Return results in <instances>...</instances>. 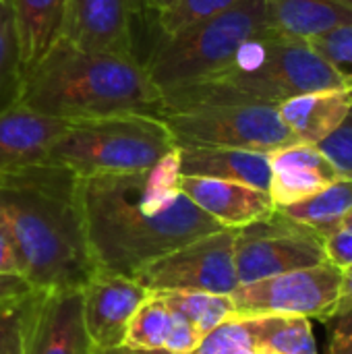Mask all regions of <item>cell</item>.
<instances>
[{"label": "cell", "mask_w": 352, "mask_h": 354, "mask_svg": "<svg viewBox=\"0 0 352 354\" xmlns=\"http://www.w3.org/2000/svg\"><path fill=\"white\" fill-rule=\"evenodd\" d=\"M324 261V236L278 209L237 228L234 266L239 284L313 268Z\"/></svg>", "instance_id": "cell-8"}, {"label": "cell", "mask_w": 352, "mask_h": 354, "mask_svg": "<svg viewBox=\"0 0 352 354\" xmlns=\"http://www.w3.org/2000/svg\"><path fill=\"white\" fill-rule=\"evenodd\" d=\"M309 46L334 68L346 87H352V25L311 37Z\"/></svg>", "instance_id": "cell-28"}, {"label": "cell", "mask_w": 352, "mask_h": 354, "mask_svg": "<svg viewBox=\"0 0 352 354\" xmlns=\"http://www.w3.org/2000/svg\"><path fill=\"white\" fill-rule=\"evenodd\" d=\"M326 261L342 270L344 274L352 268V228L340 226L328 236H324Z\"/></svg>", "instance_id": "cell-31"}, {"label": "cell", "mask_w": 352, "mask_h": 354, "mask_svg": "<svg viewBox=\"0 0 352 354\" xmlns=\"http://www.w3.org/2000/svg\"><path fill=\"white\" fill-rule=\"evenodd\" d=\"M164 303L187 317L193 328L201 334V338L220 326L224 319L234 315V305L230 295H212V292H180V290H164L158 292Z\"/></svg>", "instance_id": "cell-23"}, {"label": "cell", "mask_w": 352, "mask_h": 354, "mask_svg": "<svg viewBox=\"0 0 352 354\" xmlns=\"http://www.w3.org/2000/svg\"><path fill=\"white\" fill-rule=\"evenodd\" d=\"M266 8L274 31L307 41L352 25V0H266Z\"/></svg>", "instance_id": "cell-19"}, {"label": "cell", "mask_w": 352, "mask_h": 354, "mask_svg": "<svg viewBox=\"0 0 352 354\" xmlns=\"http://www.w3.org/2000/svg\"><path fill=\"white\" fill-rule=\"evenodd\" d=\"M266 29H272L266 0H241L212 19L158 37L143 64L162 93L180 89L222 71L247 39Z\"/></svg>", "instance_id": "cell-6"}, {"label": "cell", "mask_w": 352, "mask_h": 354, "mask_svg": "<svg viewBox=\"0 0 352 354\" xmlns=\"http://www.w3.org/2000/svg\"><path fill=\"white\" fill-rule=\"evenodd\" d=\"M66 0H15L17 37L23 75L60 37Z\"/></svg>", "instance_id": "cell-20"}, {"label": "cell", "mask_w": 352, "mask_h": 354, "mask_svg": "<svg viewBox=\"0 0 352 354\" xmlns=\"http://www.w3.org/2000/svg\"><path fill=\"white\" fill-rule=\"evenodd\" d=\"M346 274H352V268H351V270H349V272H346Z\"/></svg>", "instance_id": "cell-43"}, {"label": "cell", "mask_w": 352, "mask_h": 354, "mask_svg": "<svg viewBox=\"0 0 352 354\" xmlns=\"http://www.w3.org/2000/svg\"><path fill=\"white\" fill-rule=\"evenodd\" d=\"M17 102L66 122L114 116H162V91L137 56L91 52L62 35L23 75Z\"/></svg>", "instance_id": "cell-3"}, {"label": "cell", "mask_w": 352, "mask_h": 354, "mask_svg": "<svg viewBox=\"0 0 352 354\" xmlns=\"http://www.w3.org/2000/svg\"><path fill=\"white\" fill-rule=\"evenodd\" d=\"M172 328V311L158 292H149L145 303L133 315L124 346L133 351L164 348Z\"/></svg>", "instance_id": "cell-24"}, {"label": "cell", "mask_w": 352, "mask_h": 354, "mask_svg": "<svg viewBox=\"0 0 352 354\" xmlns=\"http://www.w3.org/2000/svg\"><path fill=\"white\" fill-rule=\"evenodd\" d=\"M259 354H270V353H259Z\"/></svg>", "instance_id": "cell-44"}, {"label": "cell", "mask_w": 352, "mask_h": 354, "mask_svg": "<svg viewBox=\"0 0 352 354\" xmlns=\"http://www.w3.org/2000/svg\"><path fill=\"white\" fill-rule=\"evenodd\" d=\"M68 127L19 102L0 110V174L44 164L52 143Z\"/></svg>", "instance_id": "cell-15"}, {"label": "cell", "mask_w": 352, "mask_h": 354, "mask_svg": "<svg viewBox=\"0 0 352 354\" xmlns=\"http://www.w3.org/2000/svg\"><path fill=\"white\" fill-rule=\"evenodd\" d=\"M172 149L176 145L162 116L114 114L68 122L44 164L77 176L127 174L156 166Z\"/></svg>", "instance_id": "cell-5"}, {"label": "cell", "mask_w": 352, "mask_h": 354, "mask_svg": "<svg viewBox=\"0 0 352 354\" xmlns=\"http://www.w3.org/2000/svg\"><path fill=\"white\" fill-rule=\"evenodd\" d=\"M180 189L201 212L224 228H243L276 209L268 191L234 180L180 176Z\"/></svg>", "instance_id": "cell-16"}, {"label": "cell", "mask_w": 352, "mask_h": 354, "mask_svg": "<svg viewBox=\"0 0 352 354\" xmlns=\"http://www.w3.org/2000/svg\"><path fill=\"white\" fill-rule=\"evenodd\" d=\"M77 197L95 270L127 278L224 228L183 193L178 147L147 170L77 176Z\"/></svg>", "instance_id": "cell-1"}, {"label": "cell", "mask_w": 352, "mask_h": 354, "mask_svg": "<svg viewBox=\"0 0 352 354\" xmlns=\"http://www.w3.org/2000/svg\"><path fill=\"white\" fill-rule=\"evenodd\" d=\"M81 288L33 290L21 354H93Z\"/></svg>", "instance_id": "cell-11"}, {"label": "cell", "mask_w": 352, "mask_h": 354, "mask_svg": "<svg viewBox=\"0 0 352 354\" xmlns=\"http://www.w3.org/2000/svg\"><path fill=\"white\" fill-rule=\"evenodd\" d=\"M237 354H259L257 351H241V353H237Z\"/></svg>", "instance_id": "cell-42"}, {"label": "cell", "mask_w": 352, "mask_h": 354, "mask_svg": "<svg viewBox=\"0 0 352 354\" xmlns=\"http://www.w3.org/2000/svg\"><path fill=\"white\" fill-rule=\"evenodd\" d=\"M131 354H189V353H176V351H170V348H149V351H133L129 348Z\"/></svg>", "instance_id": "cell-39"}, {"label": "cell", "mask_w": 352, "mask_h": 354, "mask_svg": "<svg viewBox=\"0 0 352 354\" xmlns=\"http://www.w3.org/2000/svg\"><path fill=\"white\" fill-rule=\"evenodd\" d=\"M342 226H349V228H352V209H351V214L344 218V222H342Z\"/></svg>", "instance_id": "cell-41"}, {"label": "cell", "mask_w": 352, "mask_h": 354, "mask_svg": "<svg viewBox=\"0 0 352 354\" xmlns=\"http://www.w3.org/2000/svg\"><path fill=\"white\" fill-rule=\"evenodd\" d=\"M139 0H66L62 37L91 52L135 54L133 17Z\"/></svg>", "instance_id": "cell-13"}, {"label": "cell", "mask_w": 352, "mask_h": 354, "mask_svg": "<svg viewBox=\"0 0 352 354\" xmlns=\"http://www.w3.org/2000/svg\"><path fill=\"white\" fill-rule=\"evenodd\" d=\"M280 120L297 143H319L334 133L352 110V87L317 89L276 106Z\"/></svg>", "instance_id": "cell-17"}, {"label": "cell", "mask_w": 352, "mask_h": 354, "mask_svg": "<svg viewBox=\"0 0 352 354\" xmlns=\"http://www.w3.org/2000/svg\"><path fill=\"white\" fill-rule=\"evenodd\" d=\"M344 272L324 261L313 268L239 284L230 295L234 315H299L330 319L342 292Z\"/></svg>", "instance_id": "cell-9"}, {"label": "cell", "mask_w": 352, "mask_h": 354, "mask_svg": "<svg viewBox=\"0 0 352 354\" xmlns=\"http://www.w3.org/2000/svg\"><path fill=\"white\" fill-rule=\"evenodd\" d=\"M330 354H352V340L330 338Z\"/></svg>", "instance_id": "cell-38"}, {"label": "cell", "mask_w": 352, "mask_h": 354, "mask_svg": "<svg viewBox=\"0 0 352 354\" xmlns=\"http://www.w3.org/2000/svg\"><path fill=\"white\" fill-rule=\"evenodd\" d=\"M176 147H232L274 151L297 143L276 106L249 102L201 104L162 114Z\"/></svg>", "instance_id": "cell-7"}, {"label": "cell", "mask_w": 352, "mask_h": 354, "mask_svg": "<svg viewBox=\"0 0 352 354\" xmlns=\"http://www.w3.org/2000/svg\"><path fill=\"white\" fill-rule=\"evenodd\" d=\"M352 209V180L351 178H336L326 189L317 191L315 195L286 205L278 207L284 216L313 228L317 234L328 236L336 228L342 226L344 218Z\"/></svg>", "instance_id": "cell-21"}, {"label": "cell", "mask_w": 352, "mask_h": 354, "mask_svg": "<svg viewBox=\"0 0 352 354\" xmlns=\"http://www.w3.org/2000/svg\"><path fill=\"white\" fill-rule=\"evenodd\" d=\"M0 276H21L19 257H17L10 232L2 218H0Z\"/></svg>", "instance_id": "cell-33"}, {"label": "cell", "mask_w": 352, "mask_h": 354, "mask_svg": "<svg viewBox=\"0 0 352 354\" xmlns=\"http://www.w3.org/2000/svg\"><path fill=\"white\" fill-rule=\"evenodd\" d=\"M237 228H222L191 241L147 263L135 280L149 292H212L232 295L239 286L234 266Z\"/></svg>", "instance_id": "cell-10"}, {"label": "cell", "mask_w": 352, "mask_h": 354, "mask_svg": "<svg viewBox=\"0 0 352 354\" xmlns=\"http://www.w3.org/2000/svg\"><path fill=\"white\" fill-rule=\"evenodd\" d=\"M352 307V274H344V282H342V292H340V299H338V305L334 309V315L346 311ZM332 315V317H334Z\"/></svg>", "instance_id": "cell-36"}, {"label": "cell", "mask_w": 352, "mask_h": 354, "mask_svg": "<svg viewBox=\"0 0 352 354\" xmlns=\"http://www.w3.org/2000/svg\"><path fill=\"white\" fill-rule=\"evenodd\" d=\"M149 290L135 278L95 272L81 288L83 319L95 348L124 346L127 330Z\"/></svg>", "instance_id": "cell-12"}, {"label": "cell", "mask_w": 352, "mask_h": 354, "mask_svg": "<svg viewBox=\"0 0 352 354\" xmlns=\"http://www.w3.org/2000/svg\"><path fill=\"white\" fill-rule=\"evenodd\" d=\"M241 0H176L164 15L158 17L160 37H170L195 23L212 19Z\"/></svg>", "instance_id": "cell-27"}, {"label": "cell", "mask_w": 352, "mask_h": 354, "mask_svg": "<svg viewBox=\"0 0 352 354\" xmlns=\"http://www.w3.org/2000/svg\"><path fill=\"white\" fill-rule=\"evenodd\" d=\"M174 2H176V0H139V4H143L147 10H151V12L156 15V19H158L160 15H164Z\"/></svg>", "instance_id": "cell-37"}, {"label": "cell", "mask_w": 352, "mask_h": 354, "mask_svg": "<svg viewBox=\"0 0 352 354\" xmlns=\"http://www.w3.org/2000/svg\"><path fill=\"white\" fill-rule=\"evenodd\" d=\"M328 328H330V338H346L352 340V307L326 319Z\"/></svg>", "instance_id": "cell-35"}, {"label": "cell", "mask_w": 352, "mask_h": 354, "mask_svg": "<svg viewBox=\"0 0 352 354\" xmlns=\"http://www.w3.org/2000/svg\"><path fill=\"white\" fill-rule=\"evenodd\" d=\"M33 290L0 303V354H21Z\"/></svg>", "instance_id": "cell-29"}, {"label": "cell", "mask_w": 352, "mask_h": 354, "mask_svg": "<svg viewBox=\"0 0 352 354\" xmlns=\"http://www.w3.org/2000/svg\"><path fill=\"white\" fill-rule=\"evenodd\" d=\"M268 326V315H232L207 332L191 354H237L257 351Z\"/></svg>", "instance_id": "cell-22"}, {"label": "cell", "mask_w": 352, "mask_h": 354, "mask_svg": "<svg viewBox=\"0 0 352 354\" xmlns=\"http://www.w3.org/2000/svg\"><path fill=\"white\" fill-rule=\"evenodd\" d=\"M180 176L234 180L259 191L270 189V156L232 147H178Z\"/></svg>", "instance_id": "cell-18"}, {"label": "cell", "mask_w": 352, "mask_h": 354, "mask_svg": "<svg viewBox=\"0 0 352 354\" xmlns=\"http://www.w3.org/2000/svg\"><path fill=\"white\" fill-rule=\"evenodd\" d=\"M315 145L330 160L338 176L352 180V110L334 133H330Z\"/></svg>", "instance_id": "cell-30"}, {"label": "cell", "mask_w": 352, "mask_h": 354, "mask_svg": "<svg viewBox=\"0 0 352 354\" xmlns=\"http://www.w3.org/2000/svg\"><path fill=\"white\" fill-rule=\"evenodd\" d=\"M199 340H201V334L193 328V324L187 317H183L180 313L172 311V328H170V334H168L164 348L191 354L195 351V346L199 344Z\"/></svg>", "instance_id": "cell-32"}, {"label": "cell", "mask_w": 352, "mask_h": 354, "mask_svg": "<svg viewBox=\"0 0 352 354\" xmlns=\"http://www.w3.org/2000/svg\"><path fill=\"white\" fill-rule=\"evenodd\" d=\"M0 218L10 232L21 276L33 290H77L98 272L75 172L54 164L2 172Z\"/></svg>", "instance_id": "cell-2"}, {"label": "cell", "mask_w": 352, "mask_h": 354, "mask_svg": "<svg viewBox=\"0 0 352 354\" xmlns=\"http://www.w3.org/2000/svg\"><path fill=\"white\" fill-rule=\"evenodd\" d=\"M21 79L15 0H0V110L17 102Z\"/></svg>", "instance_id": "cell-25"}, {"label": "cell", "mask_w": 352, "mask_h": 354, "mask_svg": "<svg viewBox=\"0 0 352 354\" xmlns=\"http://www.w3.org/2000/svg\"><path fill=\"white\" fill-rule=\"evenodd\" d=\"M31 290L33 288L29 286V282L21 276H0V303L15 297L29 295Z\"/></svg>", "instance_id": "cell-34"}, {"label": "cell", "mask_w": 352, "mask_h": 354, "mask_svg": "<svg viewBox=\"0 0 352 354\" xmlns=\"http://www.w3.org/2000/svg\"><path fill=\"white\" fill-rule=\"evenodd\" d=\"M270 156V197L274 207L299 203L334 183L338 172L313 143H288Z\"/></svg>", "instance_id": "cell-14"}, {"label": "cell", "mask_w": 352, "mask_h": 354, "mask_svg": "<svg viewBox=\"0 0 352 354\" xmlns=\"http://www.w3.org/2000/svg\"><path fill=\"white\" fill-rule=\"evenodd\" d=\"M332 87L346 85L307 39L266 29L247 39L222 71L162 93V114L218 102L278 106L295 95Z\"/></svg>", "instance_id": "cell-4"}, {"label": "cell", "mask_w": 352, "mask_h": 354, "mask_svg": "<svg viewBox=\"0 0 352 354\" xmlns=\"http://www.w3.org/2000/svg\"><path fill=\"white\" fill-rule=\"evenodd\" d=\"M257 353L317 354L309 319L299 315H268Z\"/></svg>", "instance_id": "cell-26"}, {"label": "cell", "mask_w": 352, "mask_h": 354, "mask_svg": "<svg viewBox=\"0 0 352 354\" xmlns=\"http://www.w3.org/2000/svg\"><path fill=\"white\" fill-rule=\"evenodd\" d=\"M93 354H131V351L127 346H120V348H95Z\"/></svg>", "instance_id": "cell-40"}]
</instances>
